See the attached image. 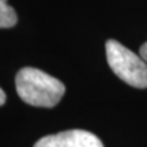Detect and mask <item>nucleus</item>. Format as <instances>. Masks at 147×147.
I'll return each instance as SVG.
<instances>
[{"instance_id":"5","label":"nucleus","mask_w":147,"mask_h":147,"mask_svg":"<svg viewBox=\"0 0 147 147\" xmlns=\"http://www.w3.org/2000/svg\"><path fill=\"white\" fill-rule=\"evenodd\" d=\"M139 55H140V57L147 63V42L146 44H143L142 47H140V49H139Z\"/></svg>"},{"instance_id":"1","label":"nucleus","mask_w":147,"mask_h":147,"mask_svg":"<svg viewBox=\"0 0 147 147\" xmlns=\"http://www.w3.org/2000/svg\"><path fill=\"white\" fill-rule=\"evenodd\" d=\"M15 86L23 102L40 108L56 106L65 93V87L59 79L33 67L18 71Z\"/></svg>"},{"instance_id":"4","label":"nucleus","mask_w":147,"mask_h":147,"mask_svg":"<svg viewBox=\"0 0 147 147\" xmlns=\"http://www.w3.org/2000/svg\"><path fill=\"white\" fill-rule=\"evenodd\" d=\"M18 16L15 10L11 7L7 0H0V29L15 26Z\"/></svg>"},{"instance_id":"2","label":"nucleus","mask_w":147,"mask_h":147,"mask_svg":"<svg viewBox=\"0 0 147 147\" xmlns=\"http://www.w3.org/2000/svg\"><path fill=\"white\" fill-rule=\"evenodd\" d=\"M106 59L119 78L136 89H147V63L116 40L106 42Z\"/></svg>"},{"instance_id":"3","label":"nucleus","mask_w":147,"mask_h":147,"mask_svg":"<svg viewBox=\"0 0 147 147\" xmlns=\"http://www.w3.org/2000/svg\"><path fill=\"white\" fill-rule=\"evenodd\" d=\"M34 147H104V144L91 132L71 129L41 138Z\"/></svg>"},{"instance_id":"6","label":"nucleus","mask_w":147,"mask_h":147,"mask_svg":"<svg viewBox=\"0 0 147 147\" xmlns=\"http://www.w3.org/2000/svg\"><path fill=\"white\" fill-rule=\"evenodd\" d=\"M4 102H5V94H4V91L0 89V106L4 105Z\"/></svg>"}]
</instances>
